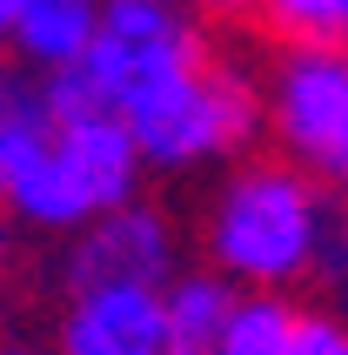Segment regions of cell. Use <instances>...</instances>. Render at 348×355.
<instances>
[{
	"label": "cell",
	"instance_id": "obj_4",
	"mask_svg": "<svg viewBox=\"0 0 348 355\" xmlns=\"http://www.w3.org/2000/svg\"><path fill=\"white\" fill-rule=\"evenodd\" d=\"M194 60H208V47H201V27L181 0H101V20L74 67L94 107L128 114L174 74H188Z\"/></svg>",
	"mask_w": 348,
	"mask_h": 355
},
{
	"label": "cell",
	"instance_id": "obj_11",
	"mask_svg": "<svg viewBox=\"0 0 348 355\" xmlns=\"http://www.w3.org/2000/svg\"><path fill=\"white\" fill-rule=\"evenodd\" d=\"M47 135H54V114L40 101V80L0 74V188L47 148Z\"/></svg>",
	"mask_w": 348,
	"mask_h": 355
},
{
	"label": "cell",
	"instance_id": "obj_15",
	"mask_svg": "<svg viewBox=\"0 0 348 355\" xmlns=\"http://www.w3.org/2000/svg\"><path fill=\"white\" fill-rule=\"evenodd\" d=\"M0 355H47V349H27V342H0Z\"/></svg>",
	"mask_w": 348,
	"mask_h": 355
},
{
	"label": "cell",
	"instance_id": "obj_1",
	"mask_svg": "<svg viewBox=\"0 0 348 355\" xmlns=\"http://www.w3.org/2000/svg\"><path fill=\"white\" fill-rule=\"evenodd\" d=\"M335 208L322 201V181L295 161H248L221 181L208 208V261L234 288H288L315 275L322 255L348 268V241L329 248Z\"/></svg>",
	"mask_w": 348,
	"mask_h": 355
},
{
	"label": "cell",
	"instance_id": "obj_10",
	"mask_svg": "<svg viewBox=\"0 0 348 355\" xmlns=\"http://www.w3.org/2000/svg\"><path fill=\"white\" fill-rule=\"evenodd\" d=\"M295 315H302V309H295L281 288H241L208 355H288Z\"/></svg>",
	"mask_w": 348,
	"mask_h": 355
},
{
	"label": "cell",
	"instance_id": "obj_13",
	"mask_svg": "<svg viewBox=\"0 0 348 355\" xmlns=\"http://www.w3.org/2000/svg\"><path fill=\"white\" fill-rule=\"evenodd\" d=\"M288 355H348V322L315 309V315H295V342Z\"/></svg>",
	"mask_w": 348,
	"mask_h": 355
},
{
	"label": "cell",
	"instance_id": "obj_16",
	"mask_svg": "<svg viewBox=\"0 0 348 355\" xmlns=\"http://www.w3.org/2000/svg\"><path fill=\"white\" fill-rule=\"evenodd\" d=\"M0 255H7V208H0Z\"/></svg>",
	"mask_w": 348,
	"mask_h": 355
},
{
	"label": "cell",
	"instance_id": "obj_18",
	"mask_svg": "<svg viewBox=\"0 0 348 355\" xmlns=\"http://www.w3.org/2000/svg\"><path fill=\"white\" fill-rule=\"evenodd\" d=\"M342 47H348V20H342Z\"/></svg>",
	"mask_w": 348,
	"mask_h": 355
},
{
	"label": "cell",
	"instance_id": "obj_14",
	"mask_svg": "<svg viewBox=\"0 0 348 355\" xmlns=\"http://www.w3.org/2000/svg\"><path fill=\"white\" fill-rule=\"evenodd\" d=\"M194 7H208V14H261V0H194Z\"/></svg>",
	"mask_w": 348,
	"mask_h": 355
},
{
	"label": "cell",
	"instance_id": "obj_6",
	"mask_svg": "<svg viewBox=\"0 0 348 355\" xmlns=\"http://www.w3.org/2000/svg\"><path fill=\"white\" fill-rule=\"evenodd\" d=\"M174 268H181L174 221L148 201H121L80 221L67 248V288H161Z\"/></svg>",
	"mask_w": 348,
	"mask_h": 355
},
{
	"label": "cell",
	"instance_id": "obj_2",
	"mask_svg": "<svg viewBox=\"0 0 348 355\" xmlns=\"http://www.w3.org/2000/svg\"><path fill=\"white\" fill-rule=\"evenodd\" d=\"M134 188H141L134 141H128L121 114L94 107V114L54 121L47 148L0 188V208L20 215L27 228L74 235L80 221H94V215H107V208H121V201H134Z\"/></svg>",
	"mask_w": 348,
	"mask_h": 355
},
{
	"label": "cell",
	"instance_id": "obj_5",
	"mask_svg": "<svg viewBox=\"0 0 348 355\" xmlns=\"http://www.w3.org/2000/svg\"><path fill=\"white\" fill-rule=\"evenodd\" d=\"M261 121L275 128L281 155L315 181H348V47L308 40L288 47L268 74Z\"/></svg>",
	"mask_w": 348,
	"mask_h": 355
},
{
	"label": "cell",
	"instance_id": "obj_7",
	"mask_svg": "<svg viewBox=\"0 0 348 355\" xmlns=\"http://www.w3.org/2000/svg\"><path fill=\"white\" fill-rule=\"evenodd\" d=\"M161 288H74L60 355H161Z\"/></svg>",
	"mask_w": 348,
	"mask_h": 355
},
{
	"label": "cell",
	"instance_id": "obj_9",
	"mask_svg": "<svg viewBox=\"0 0 348 355\" xmlns=\"http://www.w3.org/2000/svg\"><path fill=\"white\" fill-rule=\"evenodd\" d=\"M234 295L241 288L228 275H214V268H188V275L174 268L161 282V342H168V355H208Z\"/></svg>",
	"mask_w": 348,
	"mask_h": 355
},
{
	"label": "cell",
	"instance_id": "obj_19",
	"mask_svg": "<svg viewBox=\"0 0 348 355\" xmlns=\"http://www.w3.org/2000/svg\"><path fill=\"white\" fill-rule=\"evenodd\" d=\"M161 355H168V349H161Z\"/></svg>",
	"mask_w": 348,
	"mask_h": 355
},
{
	"label": "cell",
	"instance_id": "obj_3",
	"mask_svg": "<svg viewBox=\"0 0 348 355\" xmlns=\"http://www.w3.org/2000/svg\"><path fill=\"white\" fill-rule=\"evenodd\" d=\"M121 128L134 141L141 168H208L261 135V87L221 60H194L188 74L134 101Z\"/></svg>",
	"mask_w": 348,
	"mask_h": 355
},
{
	"label": "cell",
	"instance_id": "obj_8",
	"mask_svg": "<svg viewBox=\"0 0 348 355\" xmlns=\"http://www.w3.org/2000/svg\"><path fill=\"white\" fill-rule=\"evenodd\" d=\"M94 20H101V0H14L0 40L20 54V67L54 74V67H74L80 60Z\"/></svg>",
	"mask_w": 348,
	"mask_h": 355
},
{
	"label": "cell",
	"instance_id": "obj_12",
	"mask_svg": "<svg viewBox=\"0 0 348 355\" xmlns=\"http://www.w3.org/2000/svg\"><path fill=\"white\" fill-rule=\"evenodd\" d=\"M261 14L288 47H308V40H342L348 0H261Z\"/></svg>",
	"mask_w": 348,
	"mask_h": 355
},
{
	"label": "cell",
	"instance_id": "obj_17",
	"mask_svg": "<svg viewBox=\"0 0 348 355\" xmlns=\"http://www.w3.org/2000/svg\"><path fill=\"white\" fill-rule=\"evenodd\" d=\"M7 14H14V0H0V27H7Z\"/></svg>",
	"mask_w": 348,
	"mask_h": 355
}]
</instances>
